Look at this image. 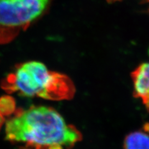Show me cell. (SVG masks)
<instances>
[{"label": "cell", "instance_id": "1", "mask_svg": "<svg viewBox=\"0 0 149 149\" xmlns=\"http://www.w3.org/2000/svg\"><path fill=\"white\" fill-rule=\"evenodd\" d=\"M6 137L11 142H25L36 149L71 148L82 139L72 125H67L57 111L45 106L19 111L6 124Z\"/></svg>", "mask_w": 149, "mask_h": 149}, {"label": "cell", "instance_id": "2", "mask_svg": "<svg viewBox=\"0 0 149 149\" xmlns=\"http://www.w3.org/2000/svg\"><path fill=\"white\" fill-rule=\"evenodd\" d=\"M59 73L49 71L40 62L29 61L19 65L1 83L8 93L17 91L25 97L39 96L50 100Z\"/></svg>", "mask_w": 149, "mask_h": 149}, {"label": "cell", "instance_id": "3", "mask_svg": "<svg viewBox=\"0 0 149 149\" xmlns=\"http://www.w3.org/2000/svg\"><path fill=\"white\" fill-rule=\"evenodd\" d=\"M50 0H0V44L15 38L45 11Z\"/></svg>", "mask_w": 149, "mask_h": 149}, {"label": "cell", "instance_id": "4", "mask_svg": "<svg viewBox=\"0 0 149 149\" xmlns=\"http://www.w3.org/2000/svg\"><path fill=\"white\" fill-rule=\"evenodd\" d=\"M134 84V96L141 98L148 109L149 104V65L147 62L140 64L131 73Z\"/></svg>", "mask_w": 149, "mask_h": 149}, {"label": "cell", "instance_id": "5", "mask_svg": "<svg viewBox=\"0 0 149 149\" xmlns=\"http://www.w3.org/2000/svg\"><path fill=\"white\" fill-rule=\"evenodd\" d=\"M148 146L149 138L145 130L132 132L124 139V149H149Z\"/></svg>", "mask_w": 149, "mask_h": 149}, {"label": "cell", "instance_id": "6", "mask_svg": "<svg viewBox=\"0 0 149 149\" xmlns=\"http://www.w3.org/2000/svg\"><path fill=\"white\" fill-rule=\"evenodd\" d=\"M16 111V101L13 97L4 95L0 97V114L3 117L9 116Z\"/></svg>", "mask_w": 149, "mask_h": 149}, {"label": "cell", "instance_id": "7", "mask_svg": "<svg viewBox=\"0 0 149 149\" xmlns=\"http://www.w3.org/2000/svg\"><path fill=\"white\" fill-rule=\"evenodd\" d=\"M4 123V118L3 116H2L1 114H0V130H1Z\"/></svg>", "mask_w": 149, "mask_h": 149}, {"label": "cell", "instance_id": "8", "mask_svg": "<svg viewBox=\"0 0 149 149\" xmlns=\"http://www.w3.org/2000/svg\"><path fill=\"white\" fill-rule=\"evenodd\" d=\"M119 1H120V0H108V1L109 3H114V2Z\"/></svg>", "mask_w": 149, "mask_h": 149}]
</instances>
